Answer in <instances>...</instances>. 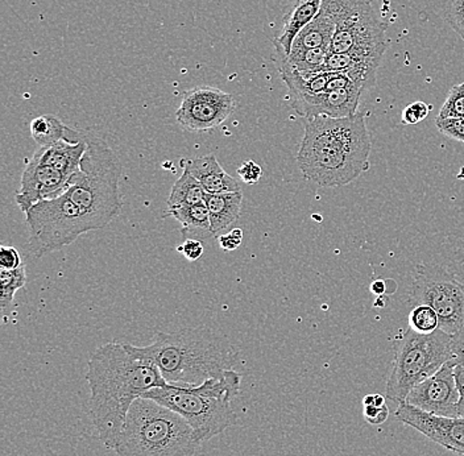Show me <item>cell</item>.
<instances>
[{
  "instance_id": "obj_1",
  "label": "cell",
  "mask_w": 464,
  "mask_h": 456,
  "mask_svg": "<svg viewBox=\"0 0 464 456\" xmlns=\"http://www.w3.org/2000/svg\"><path fill=\"white\" fill-rule=\"evenodd\" d=\"M86 380L90 415L101 442L114 450L130 406L150 389L167 384L158 365L129 343H106L90 356Z\"/></svg>"
},
{
  "instance_id": "obj_2",
  "label": "cell",
  "mask_w": 464,
  "mask_h": 456,
  "mask_svg": "<svg viewBox=\"0 0 464 456\" xmlns=\"http://www.w3.org/2000/svg\"><path fill=\"white\" fill-rule=\"evenodd\" d=\"M372 150L365 116L306 119L297 155L304 177L321 188H338L355 181L370 170Z\"/></svg>"
},
{
  "instance_id": "obj_3",
  "label": "cell",
  "mask_w": 464,
  "mask_h": 456,
  "mask_svg": "<svg viewBox=\"0 0 464 456\" xmlns=\"http://www.w3.org/2000/svg\"><path fill=\"white\" fill-rule=\"evenodd\" d=\"M130 347L155 363L170 385H199L219 379L239 363V351L235 345L206 327L159 333L150 344Z\"/></svg>"
},
{
  "instance_id": "obj_4",
  "label": "cell",
  "mask_w": 464,
  "mask_h": 456,
  "mask_svg": "<svg viewBox=\"0 0 464 456\" xmlns=\"http://www.w3.org/2000/svg\"><path fill=\"white\" fill-rule=\"evenodd\" d=\"M240 385L242 374L231 370L219 379H210L199 385L179 386L167 383L150 389L144 397L185 418L202 443L237 425V415L232 409V400L239 396Z\"/></svg>"
},
{
  "instance_id": "obj_5",
  "label": "cell",
  "mask_w": 464,
  "mask_h": 456,
  "mask_svg": "<svg viewBox=\"0 0 464 456\" xmlns=\"http://www.w3.org/2000/svg\"><path fill=\"white\" fill-rule=\"evenodd\" d=\"M83 138L86 153L65 193L82 211L90 231H95L110 225L123 208L119 193L121 164L101 135L83 131Z\"/></svg>"
},
{
  "instance_id": "obj_6",
  "label": "cell",
  "mask_w": 464,
  "mask_h": 456,
  "mask_svg": "<svg viewBox=\"0 0 464 456\" xmlns=\"http://www.w3.org/2000/svg\"><path fill=\"white\" fill-rule=\"evenodd\" d=\"M201 444L185 418L140 397L130 406L114 451L119 456H194Z\"/></svg>"
},
{
  "instance_id": "obj_7",
  "label": "cell",
  "mask_w": 464,
  "mask_h": 456,
  "mask_svg": "<svg viewBox=\"0 0 464 456\" xmlns=\"http://www.w3.org/2000/svg\"><path fill=\"white\" fill-rule=\"evenodd\" d=\"M451 357L452 335L442 330L423 335L408 328L397 350L385 399L397 405L405 403L414 386L437 374Z\"/></svg>"
},
{
  "instance_id": "obj_8",
  "label": "cell",
  "mask_w": 464,
  "mask_h": 456,
  "mask_svg": "<svg viewBox=\"0 0 464 456\" xmlns=\"http://www.w3.org/2000/svg\"><path fill=\"white\" fill-rule=\"evenodd\" d=\"M25 223L29 248L37 258L61 251L90 231L82 211L66 193L32 206Z\"/></svg>"
},
{
  "instance_id": "obj_9",
  "label": "cell",
  "mask_w": 464,
  "mask_h": 456,
  "mask_svg": "<svg viewBox=\"0 0 464 456\" xmlns=\"http://www.w3.org/2000/svg\"><path fill=\"white\" fill-rule=\"evenodd\" d=\"M335 19L332 52L384 57L387 25L373 11L371 0H324Z\"/></svg>"
},
{
  "instance_id": "obj_10",
  "label": "cell",
  "mask_w": 464,
  "mask_h": 456,
  "mask_svg": "<svg viewBox=\"0 0 464 456\" xmlns=\"http://www.w3.org/2000/svg\"><path fill=\"white\" fill-rule=\"evenodd\" d=\"M411 307L428 305L440 318V330L450 335L464 330V286L437 264H419L411 286Z\"/></svg>"
},
{
  "instance_id": "obj_11",
  "label": "cell",
  "mask_w": 464,
  "mask_h": 456,
  "mask_svg": "<svg viewBox=\"0 0 464 456\" xmlns=\"http://www.w3.org/2000/svg\"><path fill=\"white\" fill-rule=\"evenodd\" d=\"M234 112L235 100L231 94L216 87L199 86L185 92L176 119L185 130L203 132L225 123Z\"/></svg>"
},
{
  "instance_id": "obj_12",
  "label": "cell",
  "mask_w": 464,
  "mask_h": 456,
  "mask_svg": "<svg viewBox=\"0 0 464 456\" xmlns=\"http://www.w3.org/2000/svg\"><path fill=\"white\" fill-rule=\"evenodd\" d=\"M459 401L454 363L450 359L437 374L414 386L405 403L429 414L457 418L460 417Z\"/></svg>"
},
{
  "instance_id": "obj_13",
  "label": "cell",
  "mask_w": 464,
  "mask_h": 456,
  "mask_svg": "<svg viewBox=\"0 0 464 456\" xmlns=\"http://www.w3.org/2000/svg\"><path fill=\"white\" fill-rule=\"evenodd\" d=\"M396 418L449 451L464 456V417L429 414L401 403L397 406Z\"/></svg>"
},
{
  "instance_id": "obj_14",
  "label": "cell",
  "mask_w": 464,
  "mask_h": 456,
  "mask_svg": "<svg viewBox=\"0 0 464 456\" xmlns=\"http://www.w3.org/2000/svg\"><path fill=\"white\" fill-rule=\"evenodd\" d=\"M364 90L361 87L336 90V92H292L289 94L290 106L298 115L304 119L327 116L342 119L358 114L359 103Z\"/></svg>"
},
{
  "instance_id": "obj_15",
  "label": "cell",
  "mask_w": 464,
  "mask_h": 456,
  "mask_svg": "<svg viewBox=\"0 0 464 456\" xmlns=\"http://www.w3.org/2000/svg\"><path fill=\"white\" fill-rule=\"evenodd\" d=\"M69 181L71 179L65 174L43 164L36 157H32L23 171L20 190L14 200L20 210L25 214L36 203L56 199L65 193L68 190Z\"/></svg>"
},
{
  "instance_id": "obj_16",
  "label": "cell",
  "mask_w": 464,
  "mask_h": 456,
  "mask_svg": "<svg viewBox=\"0 0 464 456\" xmlns=\"http://www.w3.org/2000/svg\"><path fill=\"white\" fill-rule=\"evenodd\" d=\"M86 150L87 144L83 138V131L72 130L68 127L63 141L48 145V147H40L34 152V157H36L43 164L54 168L72 179L80 171L81 162H82Z\"/></svg>"
},
{
  "instance_id": "obj_17",
  "label": "cell",
  "mask_w": 464,
  "mask_h": 456,
  "mask_svg": "<svg viewBox=\"0 0 464 456\" xmlns=\"http://www.w3.org/2000/svg\"><path fill=\"white\" fill-rule=\"evenodd\" d=\"M382 57L364 56L358 53H336L330 52L324 63V72L344 73L353 82L371 89L376 82Z\"/></svg>"
},
{
  "instance_id": "obj_18",
  "label": "cell",
  "mask_w": 464,
  "mask_h": 456,
  "mask_svg": "<svg viewBox=\"0 0 464 456\" xmlns=\"http://www.w3.org/2000/svg\"><path fill=\"white\" fill-rule=\"evenodd\" d=\"M182 162L185 164L184 168H187L198 179L206 193L218 194L242 191L239 182L223 170L222 165L219 164L214 155H206Z\"/></svg>"
},
{
  "instance_id": "obj_19",
  "label": "cell",
  "mask_w": 464,
  "mask_h": 456,
  "mask_svg": "<svg viewBox=\"0 0 464 456\" xmlns=\"http://www.w3.org/2000/svg\"><path fill=\"white\" fill-rule=\"evenodd\" d=\"M324 0H295L284 19L283 31L275 39L276 52L289 56L293 43L301 31L314 20L321 11Z\"/></svg>"
},
{
  "instance_id": "obj_20",
  "label": "cell",
  "mask_w": 464,
  "mask_h": 456,
  "mask_svg": "<svg viewBox=\"0 0 464 456\" xmlns=\"http://www.w3.org/2000/svg\"><path fill=\"white\" fill-rule=\"evenodd\" d=\"M206 206H208V214H210L211 232L214 238H219L226 234L228 228L234 223H237V218L242 211L243 193L235 191V193H218L206 194Z\"/></svg>"
},
{
  "instance_id": "obj_21",
  "label": "cell",
  "mask_w": 464,
  "mask_h": 456,
  "mask_svg": "<svg viewBox=\"0 0 464 456\" xmlns=\"http://www.w3.org/2000/svg\"><path fill=\"white\" fill-rule=\"evenodd\" d=\"M167 215L179 222V232L185 240H199L203 243L214 238L210 214L205 202L185 208L167 209Z\"/></svg>"
},
{
  "instance_id": "obj_22",
  "label": "cell",
  "mask_w": 464,
  "mask_h": 456,
  "mask_svg": "<svg viewBox=\"0 0 464 456\" xmlns=\"http://www.w3.org/2000/svg\"><path fill=\"white\" fill-rule=\"evenodd\" d=\"M334 32H335V19L326 8L321 7L314 20L295 37L292 51H304V49L321 48V46L332 48Z\"/></svg>"
},
{
  "instance_id": "obj_23",
  "label": "cell",
  "mask_w": 464,
  "mask_h": 456,
  "mask_svg": "<svg viewBox=\"0 0 464 456\" xmlns=\"http://www.w3.org/2000/svg\"><path fill=\"white\" fill-rule=\"evenodd\" d=\"M330 52H332L330 46L304 49V51H292L289 56L277 52V61L285 63L286 65L300 73L301 75L317 74V73L324 72V63H326Z\"/></svg>"
},
{
  "instance_id": "obj_24",
  "label": "cell",
  "mask_w": 464,
  "mask_h": 456,
  "mask_svg": "<svg viewBox=\"0 0 464 456\" xmlns=\"http://www.w3.org/2000/svg\"><path fill=\"white\" fill-rule=\"evenodd\" d=\"M206 194L208 193L198 179L184 168L179 179L174 182L167 202L168 209L185 208L205 202Z\"/></svg>"
},
{
  "instance_id": "obj_25",
  "label": "cell",
  "mask_w": 464,
  "mask_h": 456,
  "mask_svg": "<svg viewBox=\"0 0 464 456\" xmlns=\"http://www.w3.org/2000/svg\"><path fill=\"white\" fill-rule=\"evenodd\" d=\"M31 136L40 147H48L63 141L68 127L53 115H42L31 121Z\"/></svg>"
},
{
  "instance_id": "obj_26",
  "label": "cell",
  "mask_w": 464,
  "mask_h": 456,
  "mask_svg": "<svg viewBox=\"0 0 464 456\" xmlns=\"http://www.w3.org/2000/svg\"><path fill=\"white\" fill-rule=\"evenodd\" d=\"M440 252L445 261L443 268L464 286V235H449Z\"/></svg>"
},
{
  "instance_id": "obj_27",
  "label": "cell",
  "mask_w": 464,
  "mask_h": 456,
  "mask_svg": "<svg viewBox=\"0 0 464 456\" xmlns=\"http://www.w3.org/2000/svg\"><path fill=\"white\" fill-rule=\"evenodd\" d=\"M25 284H27V271H25L24 264L16 269L0 268V289H2L0 302H2V307L13 304L17 290L23 289Z\"/></svg>"
},
{
  "instance_id": "obj_28",
  "label": "cell",
  "mask_w": 464,
  "mask_h": 456,
  "mask_svg": "<svg viewBox=\"0 0 464 456\" xmlns=\"http://www.w3.org/2000/svg\"><path fill=\"white\" fill-rule=\"evenodd\" d=\"M408 321L409 328L423 335L440 330V318L428 305H417L411 307Z\"/></svg>"
},
{
  "instance_id": "obj_29",
  "label": "cell",
  "mask_w": 464,
  "mask_h": 456,
  "mask_svg": "<svg viewBox=\"0 0 464 456\" xmlns=\"http://www.w3.org/2000/svg\"><path fill=\"white\" fill-rule=\"evenodd\" d=\"M452 363H454L455 382L459 391V413L464 417V330L452 335Z\"/></svg>"
},
{
  "instance_id": "obj_30",
  "label": "cell",
  "mask_w": 464,
  "mask_h": 456,
  "mask_svg": "<svg viewBox=\"0 0 464 456\" xmlns=\"http://www.w3.org/2000/svg\"><path fill=\"white\" fill-rule=\"evenodd\" d=\"M438 118L464 119V82L450 90L449 97L440 107Z\"/></svg>"
},
{
  "instance_id": "obj_31",
  "label": "cell",
  "mask_w": 464,
  "mask_h": 456,
  "mask_svg": "<svg viewBox=\"0 0 464 456\" xmlns=\"http://www.w3.org/2000/svg\"><path fill=\"white\" fill-rule=\"evenodd\" d=\"M446 22L464 40V0H448Z\"/></svg>"
},
{
  "instance_id": "obj_32",
  "label": "cell",
  "mask_w": 464,
  "mask_h": 456,
  "mask_svg": "<svg viewBox=\"0 0 464 456\" xmlns=\"http://www.w3.org/2000/svg\"><path fill=\"white\" fill-rule=\"evenodd\" d=\"M435 127L443 135L452 139V141L464 143V119L457 118H438L435 119Z\"/></svg>"
},
{
  "instance_id": "obj_33",
  "label": "cell",
  "mask_w": 464,
  "mask_h": 456,
  "mask_svg": "<svg viewBox=\"0 0 464 456\" xmlns=\"http://www.w3.org/2000/svg\"><path fill=\"white\" fill-rule=\"evenodd\" d=\"M429 112H430V106H428L425 102H413V103L409 104V106L404 109V112H402V123L408 124V126L419 124L428 118Z\"/></svg>"
},
{
  "instance_id": "obj_34",
  "label": "cell",
  "mask_w": 464,
  "mask_h": 456,
  "mask_svg": "<svg viewBox=\"0 0 464 456\" xmlns=\"http://www.w3.org/2000/svg\"><path fill=\"white\" fill-rule=\"evenodd\" d=\"M237 176L240 177V179L245 184L254 185L260 181L261 176H263V170L254 160H246L237 168Z\"/></svg>"
},
{
  "instance_id": "obj_35",
  "label": "cell",
  "mask_w": 464,
  "mask_h": 456,
  "mask_svg": "<svg viewBox=\"0 0 464 456\" xmlns=\"http://www.w3.org/2000/svg\"><path fill=\"white\" fill-rule=\"evenodd\" d=\"M24 264L19 251L14 247L2 246L0 247V268L2 269H16Z\"/></svg>"
},
{
  "instance_id": "obj_36",
  "label": "cell",
  "mask_w": 464,
  "mask_h": 456,
  "mask_svg": "<svg viewBox=\"0 0 464 456\" xmlns=\"http://www.w3.org/2000/svg\"><path fill=\"white\" fill-rule=\"evenodd\" d=\"M243 242V231L242 228H232L226 234L220 235L218 238V243H219L220 249L225 252L235 251L239 248L240 244Z\"/></svg>"
},
{
  "instance_id": "obj_37",
  "label": "cell",
  "mask_w": 464,
  "mask_h": 456,
  "mask_svg": "<svg viewBox=\"0 0 464 456\" xmlns=\"http://www.w3.org/2000/svg\"><path fill=\"white\" fill-rule=\"evenodd\" d=\"M362 415H364L368 423L379 426L382 425L390 417V409L387 405L382 406V408H377L375 405L364 406Z\"/></svg>"
},
{
  "instance_id": "obj_38",
  "label": "cell",
  "mask_w": 464,
  "mask_h": 456,
  "mask_svg": "<svg viewBox=\"0 0 464 456\" xmlns=\"http://www.w3.org/2000/svg\"><path fill=\"white\" fill-rule=\"evenodd\" d=\"M177 251L181 252L188 261H197L203 257V244L199 240H185L182 246L177 247Z\"/></svg>"
},
{
  "instance_id": "obj_39",
  "label": "cell",
  "mask_w": 464,
  "mask_h": 456,
  "mask_svg": "<svg viewBox=\"0 0 464 456\" xmlns=\"http://www.w3.org/2000/svg\"><path fill=\"white\" fill-rule=\"evenodd\" d=\"M371 290L375 295L382 296L385 293V283L382 280H377L371 286Z\"/></svg>"
},
{
  "instance_id": "obj_40",
  "label": "cell",
  "mask_w": 464,
  "mask_h": 456,
  "mask_svg": "<svg viewBox=\"0 0 464 456\" xmlns=\"http://www.w3.org/2000/svg\"><path fill=\"white\" fill-rule=\"evenodd\" d=\"M375 405V394H367L362 399V406Z\"/></svg>"
},
{
  "instance_id": "obj_41",
  "label": "cell",
  "mask_w": 464,
  "mask_h": 456,
  "mask_svg": "<svg viewBox=\"0 0 464 456\" xmlns=\"http://www.w3.org/2000/svg\"><path fill=\"white\" fill-rule=\"evenodd\" d=\"M385 396H382V394H375V406L377 408H382V406L385 405Z\"/></svg>"
}]
</instances>
